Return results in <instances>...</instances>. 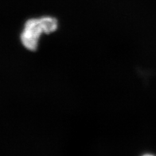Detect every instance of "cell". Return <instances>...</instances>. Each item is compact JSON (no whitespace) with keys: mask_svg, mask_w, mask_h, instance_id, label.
Instances as JSON below:
<instances>
[{"mask_svg":"<svg viewBox=\"0 0 156 156\" xmlns=\"http://www.w3.org/2000/svg\"><path fill=\"white\" fill-rule=\"evenodd\" d=\"M22 33L38 40L42 33H43L40 19L32 18L27 20L24 26V29Z\"/></svg>","mask_w":156,"mask_h":156,"instance_id":"cell-1","label":"cell"},{"mask_svg":"<svg viewBox=\"0 0 156 156\" xmlns=\"http://www.w3.org/2000/svg\"><path fill=\"white\" fill-rule=\"evenodd\" d=\"M39 19H40L43 33L50 34L54 32L57 29V20L55 18L50 16H44Z\"/></svg>","mask_w":156,"mask_h":156,"instance_id":"cell-2","label":"cell"},{"mask_svg":"<svg viewBox=\"0 0 156 156\" xmlns=\"http://www.w3.org/2000/svg\"><path fill=\"white\" fill-rule=\"evenodd\" d=\"M21 41L23 45L27 50L30 51H35L37 49L38 42V39L22 33L21 35Z\"/></svg>","mask_w":156,"mask_h":156,"instance_id":"cell-3","label":"cell"}]
</instances>
